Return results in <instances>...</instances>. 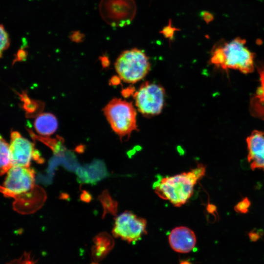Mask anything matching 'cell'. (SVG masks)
Returning a JSON list of instances; mask_svg holds the SVG:
<instances>
[{
  "mask_svg": "<svg viewBox=\"0 0 264 264\" xmlns=\"http://www.w3.org/2000/svg\"><path fill=\"white\" fill-rule=\"evenodd\" d=\"M205 170V166L200 163L187 172L164 177L154 184V192L174 206L180 207L191 198L195 185L204 176Z\"/></svg>",
  "mask_w": 264,
  "mask_h": 264,
  "instance_id": "cell-1",
  "label": "cell"
},
{
  "mask_svg": "<svg viewBox=\"0 0 264 264\" xmlns=\"http://www.w3.org/2000/svg\"><path fill=\"white\" fill-rule=\"evenodd\" d=\"M245 44V40L237 37L215 47L212 51L211 63L225 70L237 69L244 74L252 72L254 54Z\"/></svg>",
  "mask_w": 264,
  "mask_h": 264,
  "instance_id": "cell-2",
  "label": "cell"
},
{
  "mask_svg": "<svg viewBox=\"0 0 264 264\" xmlns=\"http://www.w3.org/2000/svg\"><path fill=\"white\" fill-rule=\"evenodd\" d=\"M103 111L112 129L121 140L124 137L129 138L133 131L138 130L136 111L132 102L113 98Z\"/></svg>",
  "mask_w": 264,
  "mask_h": 264,
  "instance_id": "cell-3",
  "label": "cell"
},
{
  "mask_svg": "<svg viewBox=\"0 0 264 264\" xmlns=\"http://www.w3.org/2000/svg\"><path fill=\"white\" fill-rule=\"evenodd\" d=\"M114 66L120 79L131 84L143 79L151 69L148 57L144 51L136 48L123 51Z\"/></svg>",
  "mask_w": 264,
  "mask_h": 264,
  "instance_id": "cell-4",
  "label": "cell"
},
{
  "mask_svg": "<svg viewBox=\"0 0 264 264\" xmlns=\"http://www.w3.org/2000/svg\"><path fill=\"white\" fill-rule=\"evenodd\" d=\"M165 94L163 87L157 84L149 81L142 83L133 93L138 111L146 117L160 114L164 106Z\"/></svg>",
  "mask_w": 264,
  "mask_h": 264,
  "instance_id": "cell-5",
  "label": "cell"
},
{
  "mask_svg": "<svg viewBox=\"0 0 264 264\" xmlns=\"http://www.w3.org/2000/svg\"><path fill=\"white\" fill-rule=\"evenodd\" d=\"M7 173L0 187L4 196L16 198L33 190L35 171L33 169L13 166Z\"/></svg>",
  "mask_w": 264,
  "mask_h": 264,
  "instance_id": "cell-6",
  "label": "cell"
},
{
  "mask_svg": "<svg viewBox=\"0 0 264 264\" xmlns=\"http://www.w3.org/2000/svg\"><path fill=\"white\" fill-rule=\"evenodd\" d=\"M147 221L129 211H126L115 219L112 233L129 243L137 241L147 233Z\"/></svg>",
  "mask_w": 264,
  "mask_h": 264,
  "instance_id": "cell-7",
  "label": "cell"
},
{
  "mask_svg": "<svg viewBox=\"0 0 264 264\" xmlns=\"http://www.w3.org/2000/svg\"><path fill=\"white\" fill-rule=\"evenodd\" d=\"M10 150L13 166L29 167L31 159L38 163L43 162L34 144L17 131L11 133Z\"/></svg>",
  "mask_w": 264,
  "mask_h": 264,
  "instance_id": "cell-8",
  "label": "cell"
},
{
  "mask_svg": "<svg viewBox=\"0 0 264 264\" xmlns=\"http://www.w3.org/2000/svg\"><path fill=\"white\" fill-rule=\"evenodd\" d=\"M169 242L171 248L180 253H187L195 247L197 239L194 232L186 226L174 228L170 232Z\"/></svg>",
  "mask_w": 264,
  "mask_h": 264,
  "instance_id": "cell-9",
  "label": "cell"
},
{
  "mask_svg": "<svg viewBox=\"0 0 264 264\" xmlns=\"http://www.w3.org/2000/svg\"><path fill=\"white\" fill-rule=\"evenodd\" d=\"M247 160L251 169L264 171V132L255 130L246 138Z\"/></svg>",
  "mask_w": 264,
  "mask_h": 264,
  "instance_id": "cell-10",
  "label": "cell"
},
{
  "mask_svg": "<svg viewBox=\"0 0 264 264\" xmlns=\"http://www.w3.org/2000/svg\"><path fill=\"white\" fill-rule=\"evenodd\" d=\"M94 245L91 249L92 257L95 262L103 259L114 245L112 237L106 232H103L96 236L93 239Z\"/></svg>",
  "mask_w": 264,
  "mask_h": 264,
  "instance_id": "cell-11",
  "label": "cell"
},
{
  "mask_svg": "<svg viewBox=\"0 0 264 264\" xmlns=\"http://www.w3.org/2000/svg\"><path fill=\"white\" fill-rule=\"evenodd\" d=\"M34 127L40 134L48 136L53 134L57 129L58 121L56 117L50 113L39 114L34 121Z\"/></svg>",
  "mask_w": 264,
  "mask_h": 264,
  "instance_id": "cell-12",
  "label": "cell"
},
{
  "mask_svg": "<svg viewBox=\"0 0 264 264\" xmlns=\"http://www.w3.org/2000/svg\"><path fill=\"white\" fill-rule=\"evenodd\" d=\"M0 175L4 174L13 166L10 145L0 136Z\"/></svg>",
  "mask_w": 264,
  "mask_h": 264,
  "instance_id": "cell-13",
  "label": "cell"
},
{
  "mask_svg": "<svg viewBox=\"0 0 264 264\" xmlns=\"http://www.w3.org/2000/svg\"><path fill=\"white\" fill-rule=\"evenodd\" d=\"M101 200L103 204L105 213H110L116 215L118 203L111 198L108 192L103 193Z\"/></svg>",
  "mask_w": 264,
  "mask_h": 264,
  "instance_id": "cell-14",
  "label": "cell"
},
{
  "mask_svg": "<svg viewBox=\"0 0 264 264\" xmlns=\"http://www.w3.org/2000/svg\"><path fill=\"white\" fill-rule=\"evenodd\" d=\"M0 55L1 57L2 52L7 49L10 45V39L9 38L8 34L2 24L0 26Z\"/></svg>",
  "mask_w": 264,
  "mask_h": 264,
  "instance_id": "cell-15",
  "label": "cell"
},
{
  "mask_svg": "<svg viewBox=\"0 0 264 264\" xmlns=\"http://www.w3.org/2000/svg\"><path fill=\"white\" fill-rule=\"evenodd\" d=\"M180 29L173 26L172 24V20H169L168 24L164 27L160 31V33L163 34L165 38L168 39L169 41L173 40L174 34L176 31H179Z\"/></svg>",
  "mask_w": 264,
  "mask_h": 264,
  "instance_id": "cell-16",
  "label": "cell"
},
{
  "mask_svg": "<svg viewBox=\"0 0 264 264\" xmlns=\"http://www.w3.org/2000/svg\"><path fill=\"white\" fill-rule=\"evenodd\" d=\"M36 262L31 259L30 253L24 252L19 259H15L7 264H35Z\"/></svg>",
  "mask_w": 264,
  "mask_h": 264,
  "instance_id": "cell-17",
  "label": "cell"
},
{
  "mask_svg": "<svg viewBox=\"0 0 264 264\" xmlns=\"http://www.w3.org/2000/svg\"><path fill=\"white\" fill-rule=\"evenodd\" d=\"M250 206V200L247 198H245L235 206L234 209L237 212L246 213L248 211Z\"/></svg>",
  "mask_w": 264,
  "mask_h": 264,
  "instance_id": "cell-18",
  "label": "cell"
},
{
  "mask_svg": "<svg viewBox=\"0 0 264 264\" xmlns=\"http://www.w3.org/2000/svg\"><path fill=\"white\" fill-rule=\"evenodd\" d=\"M69 39L75 43L82 42L85 39V35L80 31H74L70 33Z\"/></svg>",
  "mask_w": 264,
  "mask_h": 264,
  "instance_id": "cell-19",
  "label": "cell"
},
{
  "mask_svg": "<svg viewBox=\"0 0 264 264\" xmlns=\"http://www.w3.org/2000/svg\"><path fill=\"white\" fill-rule=\"evenodd\" d=\"M203 20L208 23L212 22L214 19V16L211 13L208 11H202L200 14Z\"/></svg>",
  "mask_w": 264,
  "mask_h": 264,
  "instance_id": "cell-20",
  "label": "cell"
},
{
  "mask_svg": "<svg viewBox=\"0 0 264 264\" xmlns=\"http://www.w3.org/2000/svg\"><path fill=\"white\" fill-rule=\"evenodd\" d=\"M27 56L26 51L22 48L18 50L17 53L16 60L23 61L26 59Z\"/></svg>",
  "mask_w": 264,
  "mask_h": 264,
  "instance_id": "cell-21",
  "label": "cell"
},
{
  "mask_svg": "<svg viewBox=\"0 0 264 264\" xmlns=\"http://www.w3.org/2000/svg\"><path fill=\"white\" fill-rule=\"evenodd\" d=\"M248 236L250 240L252 242H256L260 238V236L258 233L255 232L254 231H251L248 234Z\"/></svg>",
  "mask_w": 264,
  "mask_h": 264,
  "instance_id": "cell-22",
  "label": "cell"
},
{
  "mask_svg": "<svg viewBox=\"0 0 264 264\" xmlns=\"http://www.w3.org/2000/svg\"><path fill=\"white\" fill-rule=\"evenodd\" d=\"M132 89L133 88H127V89H125L122 91V94L124 97H127L130 96L131 94L132 93Z\"/></svg>",
  "mask_w": 264,
  "mask_h": 264,
  "instance_id": "cell-23",
  "label": "cell"
},
{
  "mask_svg": "<svg viewBox=\"0 0 264 264\" xmlns=\"http://www.w3.org/2000/svg\"><path fill=\"white\" fill-rule=\"evenodd\" d=\"M100 60H101V62L102 64V65L104 66H107L109 65V60L108 58L106 57H101Z\"/></svg>",
  "mask_w": 264,
  "mask_h": 264,
  "instance_id": "cell-24",
  "label": "cell"
},
{
  "mask_svg": "<svg viewBox=\"0 0 264 264\" xmlns=\"http://www.w3.org/2000/svg\"><path fill=\"white\" fill-rule=\"evenodd\" d=\"M120 78L117 76H114L110 80V83L113 85H116L119 84Z\"/></svg>",
  "mask_w": 264,
  "mask_h": 264,
  "instance_id": "cell-25",
  "label": "cell"
},
{
  "mask_svg": "<svg viewBox=\"0 0 264 264\" xmlns=\"http://www.w3.org/2000/svg\"><path fill=\"white\" fill-rule=\"evenodd\" d=\"M90 264H98L97 263V262H94L91 263Z\"/></svg>",
  "mask_w": 264,
  "mask_h": 264,
  "instance_id": "cell-26",
  "label": "cell"
}]
</instances>
